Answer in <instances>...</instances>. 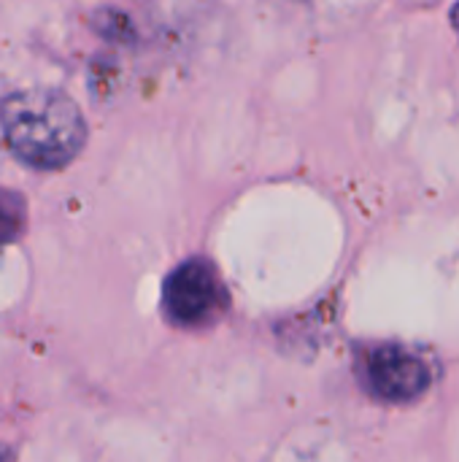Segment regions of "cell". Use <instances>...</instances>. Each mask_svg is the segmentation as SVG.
Here are the masks:
<instances>
[{
  "label": "cell",
  "instance_id": "obj_4",
  "mask_svg": "<svg viewBox=\"0 0 459 462\" xmlns=\"http://www.w3.org/2000/svg\"><path fill=\"white\" fill-rule=\"evenodd\" d=\"M27 222V203L19 192L0 187V244L14 241Z\"/></svg>",
  "mask_w": 459,
  "mask_h": 462
},
{
  "label": "cell",
  "instance_id": "obj_1",
  "mask_svg": "<svg viewBox=\"0 0 459 462\" xmlns=\"http://www.w3.org/2000/svg\"><path fill=\"white\" fill-rule=\"evenodd\" d=\"M3 135L8 149L27 165L57 171L68 165L87 141V125L76 103L54 89H27L11 95L3 108Z\"/></svg>",
  "mask_w": 459,
  "mask_h": 462
},
{
  "label": "cell",
  "instance_id": "obj_3",
  "mask_svg": "<svg viewBox=\"0 0 459 462\" xmlns=\"http://www.w3.org/2000/svg\"><path fill=\"white\" fill-rule=\"evenodd\" d=\"M357 374L365 390L387 403L417 401L430 387V368L425 357L398 344L365 349L357 360Z\"/></svg>",
  "mask_w": 459,
  "mask_h": 462
},
{
  "label": "cell",
  "instance_id": "obj_5",
  "mask_svg": "<svg viewBox=\"0 0 459 462\" xmlns=\"http://www.w3.org/2000/svg\"><path fill=\"white\" fill-rule=\"evenodd\" d=\"M452 22H454V30L459 32V3L452 8Z\"/></svg>",
  "mask_w": 459,
  "mask_h": 462
},
{
  "label": "cell",
  "instance_id": "obj_2",
  "mask_svg": "<svg viewBox=\"0 0 459 462\" xmlns=\"http://www.w3.org/2000/svg\"><path fill=\"white\" fill-rule=\"evenodd\" d=\"M227 303L222 276L206 257H192L173 268L162 287L165 317L184 330L211 328L227 311Z\"/></svg>",
  "mask_w": 459,
  "mask_h": 462
},
{
  "label": "cell",
  "instance_id": "obj_6",
  "mask_svg": "<svg viewBox=\"0 0 459 462\" xmlns=\"http://www.w3.org/2000/svg\"><path fill=\"white\" fill-rule=\"evenodd\" d=\"M0 462H14L11 452H8V449H3V447H0Z\"/></svg>",
  "mask_w": 459,
  "mask_h": 462
}]
</instances>
